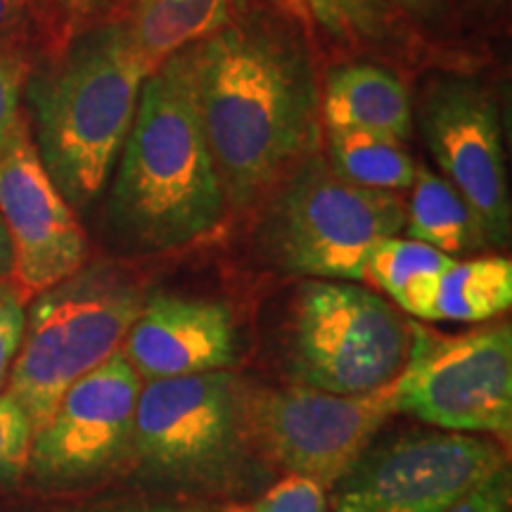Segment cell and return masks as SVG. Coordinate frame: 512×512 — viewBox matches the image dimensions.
<instances>
[{"mask_svg": "<svg viewBox=\"0 0 512 512\" xmlns=\"http://www.w3.org/2000/svg\"><path fill=\"white\" fill-rule=\"evenodd\" d=\"M249 512H328V489L313 479L287 475L268 486Z\"/></svg>", "mask_w": 512, "mask_h": 512, "instance_id": "cb8c5ba5", "label": "cell"}, {"mask_svg": "<svg viewBox=\"0 0 512 512\" xmlns=\"http://www.w3.org/2000/svg\"><path fill=\"white\" fill-rule=\"evenodd\" d=\"M484 3H501V0H484Z\"/></svg>", "mask_w": 512, "mask_h": 512, "instance_id": "836d02e7", "label": "cell"}, {"mask_svg": "<svg viewBox=\"0 0 512 512\" xmlns=\"http://www.w3.org/2000/svg\"><path fill=\"white\" fill-rule=\"evenodd\" d=\"M143 302L136 278L110 261L83 264L36 294L3 389L27 413L34 434L76 380L117 354Z\"/></svg>", "mask_w": 512, "mask_h": 512, "instance_id": "5b68a950", "label": "cell"}, {"mask_svg": "<svg viewBox=\"0 0 512 512\" xmlns=\"http://www.w3.org/2000/svg\"><path fill=\"white\" fill-rule=\"evenodd\" d=\"M411 342V323L380 294L347 280H306L285 325L283 370L320 392L373 394L396 382Z\"/></svg>", "mask_w": 512, "mask_h": 512, "instance_id": "52a82bcc", "label": "cell"}, {"mask_svg": "<svg viewBox=\"0 0 512 512\" xmlns=\"http://www.w3.org/2000/svg\"><path fill=\"white\" fill-rule=\"evenodd\" d=\"M190 48L147 76L121 147L107 216L121 249L131 254L188 247L226 214V192L197 105Z\"/></svg>", "mask_w": 512, "mask_h": 512, "instance_id": "7a4b0ae2", "label": "cell"}, {"mask_svg": "<svg viewBox=\"0 0 512 512\" xmlns=\"http://www.w3.org/2000/svg\"><path fill=\"white\" fill-rule=\"evenodd\" d=\"M150 74L121 19L79 31L31 67L24 86L38 157L72 209L105 188Z\"/></svg>", "mask_w": 512, "mask_h": 512, "instance_id": "3957f363", "label": "cell"}, {"mask_svg": "<svg viewBox=\"0 0 512 512\" xmlns=\"http://www.w3.org/2000/svg\"><path fill=\"white\" fill-rule=\"evenodd\" d=\"M384 3L392 5L394 10L406 12V15L418 17L422 22H434L446 12V0H384Z\"/></svg>", "mask_w": 512, "mask_h": 512, "instance_id": "4dcf8cb0", "label": "cell"}, {"mask_svg": "<svg viewBox=\"0 0 512 512\" xmlns=\"http://www.w3.org/2000/svg\"><path fill=\"white\" fill-rule=\"evenodd\" d=\"M413 342L394 382L396 411L427 427L460 434L512 432V328L491 323L439 335L411 323Z\"/></svg>", "mask_w": 512, "mask_h": 512, "instance_id": "9c48e42d", "label": "cell"}, {"mask_svg": "<svg viewBox=\"0 0 512 512\" xmlns=\"http://www.w3.org/2000/svg\"><path fill=\"white\" fill-rule=\"evenodd\" d=\"M420 128L434 162L477 219L486 245H508L510 190L491 93L475 79L439 76L422 95Z\"/></svg>", "mask_w": 512, "mask_h": 512, "instance_id": "7c38bea8", "label": "cell"}, {"mask_svg": "<svg viewBox=\"0 0 512 512\" xmlns=\"http://www.w3.org/2000/svg\"><path fill=\"white\" fill-rule=\"evenodd\" d=\"M0 219L10 245V287L22 302L86 264V233L48 176L24 117L0 147Z\"/></svg>", "mask_w": 512, "mask_h": 512, "instance_id": "4fadbf2b", "label": "cell"}, {"mask_svg": "<svg viewBox=\"0 0 512 512\" xmlns=\"http://www.w3.org/2000/svg\"><path fill=\"white\" fill-rule=\"evenodd\" d=\"M512 304V264L503 256L453 261L439 275L430 323H486Z\"/></svg>", "mask_w": 512, "mask_h": 512, "instance_id": "d6986e66", "label": "cell"}, {"mask_svg": "<svg viewBox=\"0 0 512 512\" xmlns=\"http://www.w3.org/2000/svg\"><path fill=\"white\" fill-rule=\"evenodd\" d=\"M512 494L510 467L486 477L482 484H477L470 494H465L456 505H451L446 512H508Z\"/></svg>", "mask_w": 512, "mask_h": 512, "instance_id": "484cf974", "label": "cell"}, {"mask_svg": "<svg viewBox=\"0 0 512 512\" xmlns=\"http://www.w3.org/2000/svg\"><path fill=\"white\" fill-rule=\"evenodd\" d=\"M3 273H10V245L3 223H0V275Z\"/></svg>", "mask_w": 512, "mask_h": 512, "instance_id": "1f68e13d", "label": "cell"}, {"mask_svg": "<svg viewBox=\"0 0 512 512\" xmlns=\"http://www.w3.org/2000/svg\"><path fill=\"white\" fill-rule=\"evenodd\" d=\"M121 351L143 382L230 370L238 363L233 311L216 299L145 294Z\"/></svg>", "mask_w": 512, "mask_h": 512, "instance_id": "5bb4252c", "label": "cell"}, {"mask_svg": "<svg viewBox=\"0 0 512 512\" xmlns=\"http://www.w3.org/2000/svg\"><path fill=\"white\" fill-rule=\"evenodd\" d=\"M24 313L27 311L17 292L10 285H3L0 290V392L5 389L19 344H22Z\"/></svg>", "mask_w": 512, "mask_h": 512, "instance_id": "d4e9b609", "label": "cell"}, {"mask_svg": "<svg viewBox=\"0 0 512 512\" xmlns=\"http://www.w3.org/2000/svg\"><path fill=\"white\" fill-rule=\"evenodd\" d=\"M242 387L233 370L143 382L131 460L140 482L192 496H235L268 477L242 422Z\"/></svg>", "mask_w": 512, "mask_h": 512, "instance_id": "277c9868", "label": "cell"}, {"mask_svg": "<svg viewBox=\"0 0 512 512\" xmlns=\"http://www.w3.org/2000/svg\"><path fill=\"white\" fill-rule=\"evenodd\" d=\"M328 159L339 178L370 190L399 192L411 188L418 171L401 140L356 128L330 131Z\"/></svg>", "mask_w": 512, "mask_h": 512, "instance_id": "ffe728a7", "label": "cell"}, {"mask_svg": "<svg viewBox=\"0 0 512 512\" xmlns=\"http://www.w3.org/2000/svg\"><path fill=\"white\" fill-rule=\"evenodd\" d=\"M50 512H204L190 505L174 503H152V501H119V503H98V505H76V508H62Z\"/></svg>", "mask_w": 512, "mask_h": 512, "instance_id": "f546056e", "label": "cell"}, {"mask_svg": "<svg viewBox=\"0 0 512 512\" xmlns=\"http://www.w3.org/2000/svg\"><path fill=\"white\" fill-rule=\"evenodd\" d=\"M408 238L425 242L448 256L489 247L470 207L446 178L418 166L406 209Z\"/></svg>", "mask_w": 512, "mask_h": 512, "instance_id": "ac0fdd59", "label": "cell"}, {"mask_svg": "<svg viewBox=\"0 0 512 512\" xmlns=\"http://www.w3.org/2000/svg\"><path fill=\"white\" fill-rule=\"evenodd\" d=\"M31 72L29 64L0 60V147L19 119V98Z\"/></svg>", "mask_w": 512, "mask_h": 512, "instance_id": "4316f807", "label": "cell"}, {"mask_svg": "<svg viewBox=\"0 0 512 512\" xmlns=\"http://www.w3.org/2000/svg\"><path fill=\"white\" fill-rule=\"evenodd\" d=\"M287 17L342 46H377L392 41L399 19L384 0H271Z\"/></svg>", "mask_w": 512, "mask_h": 512, "instance_id": "44dd1931", "label": "cell"}, {"mask_svg": "<svg viewBox=\"0 0 512 512\" xmlns=\"http://www.w3.org/2000/svg\"><path fill=\"white\" fill-rule=\"evenodd\" d=\"M190 50L226 202L245 209L316 152V67L294 29L264 15L235 19Z\"/></svg>", "mask_w": 512, "mask_h": 512, "instance_id": "6da1fadb", "label": "cell"}, {"mask_svg": "<svg viewBox=\"0 0 512 512\" xmlns=\"http://www.w3.org/2000/svg\"><path fill=\"white\" fill-rule=\"evenodd\" d=\"M0 290H3V285H0Z\"/></svg>", "mask_w": 512, "mask_h": 512, "instance_id": "e575fe53", "label": "cell"}, {"mask_svg": "<svg viewBox=\"0 0 512 512\" xmlns=\"http://www.w3.org/2000/svg\"><path fill=\"white\" fill-rule=\"evenodd\" d=\"M140 380L124 351L76 380L31 439L36 484L64 489L100 482L131 460Z\"/></svg>", "mask_w": 512, "mask_h": 512, "instance_id": "8fae6325", "label": "cell"}, {"mask_svg": "<svg viewBox=\"0 0 512 512\" xmlns=\"http://www.w3.org/2000/svg\"><path fill=\"white\" fill-rule=\"evenodd\" d=\"M226 512H249V508H247V505H238V508H230Z\"/></svg>", "mask_w": 512, "mask_h": 512, "instance_id": "d6a6232c", "label": "cell"}, {"mask_svg": "<svg viewBox=\"0 0 512 512\" xmlns=\"http://www.w3.org/2000/svg\"><path fill=\"white\" fill-rule=\"evenodd\" d=\"M31 3H34V8L38 12V19H41L43 27V38H46V50H43V55H48L69 41L67 22H64V0H31Z\"/></svg>", "mask_w": 512, "mask_h": 512, "instance_id": "f1b7e54d", "label": "cell"}, {"mask_svg": "<svg viewBox=\"0 0 512 512\" xmlns=\"http://www.w3.org/2000/svg\"><path fill=\"white\" fill-rule=\"evenodd\" d=\"M396 411L394 384L373 394L339 396L304 387H242V422L264 465L332 489Z\"/></svg>", "mask_w": 512, "mask_h": 512, "instance_id": "ba28073f", "label": "cell"}, {"mask_svg": "<svg viewBox=\"0 0 512 512\" xmlns=\"http://www.w3.org/2000/svg\"><path fill=\"white\" fill-rule=\"evenodd\" d=\"M328 131L356 128L396 140L413 133V102L406 83L392 69L373 62H347L325 76L320 100Z\"/></svg>", "mask_w": 512, "mask_h": 512, "instance_id": "9a60e30c", "label": "cell"}, {"mask_svg": "<svg viewBox=\"0 0 512 512\" xmlns=\"http://www.w3.org/2000/svg\"><path fill=\"white\" fill-rule=\"evenodd\" d=\"M34 427L22 406L0 392V477H15L27 470Z\"/></svg>", "mask_w": 512, "mask_h": 512, "instance_id": "603a6c76", "label": "cell"}, {"mask_svg": "<svg viewBox=\"0 0 512 512\" xmlns=\"http://www.w3.org/2000/svg\"><path fill=\"white\" fill-rule=\"evenodd\" d=\"M505 465L503 446L477 434H377L332 486V512H446Z\"/></svg>", "mask_w": 512, "mask_h": 512, "instance_id": "30bf717a", "label": "cell"}, {"mask_svg": "<svg viewBox=\"0 0 512 512\" xmlns=\"http://www.w3.org/2000/svg\"><path fill=\"white\" fill-rule=\"evenodd\" d=\"M406 228V202L339 178L316 152L283 178L261 219L259 242L278 271L363 283L377 242Z\"/></svg>", "mask_w": 512, "mask_h": 512, "instance_id": "8992f818", "label": "cell"}, {"mask_svg": "<svg viewBox=\"0 0 512 512\" xmlns=\"http://www.w3.org/2000/svg\"><path fill=\"white\" fill-rule=\"evenodd\" d=\"M453 261V256L425 242L394 235L370 249L363 266V283L380 287L403 311L430 323L437 280Z\"/></svg>", "mask_w": 512, "mask_h": 512, "instance_id": "e0dca14e", "label": "cell"}, {"mask_svg": "<svg viewBox=\"0 0 512 512\" xmlns=\"http://www.w3.org/2000/svg\"><path fill=\"white\" fill-rule=\"evenodd\" d=\"M121 0H64V22H67V38L79 31L105 22V17L117 8Z\"/></svg>", "mask_w": 512, "mask_h": 512, "instance_id": "83f0119b", "label": "cell"}, {"mask_svg": "<svg viewBox=\"0 0 512 512\" xmlns=\"http://www.w3.org/2000/svg\"><path fill=\"white\" fill-rule=\"evenodd\" d=\"M36 50H46V38L31 0H0V60L34 67Z\"/></svg>", "mask_w": 512, "mask_h": 512, "instance_id": "7402d4cb", "label": "cell"}, {"mask_svg": "<svg viewBox=\"0 0 512 512\" xmlns=\"http://www.w3.org/2000/svg\"><path fill=\"white\" fill-rule=\"evenodd\" d=\"M238 0H128L121 19L147 67L195 46L233 22Z\"/></svg>", "mask_w": 512, "mask_h": 512, "instance_id": "2e32d148", "label": "cell"}]
</instances>
